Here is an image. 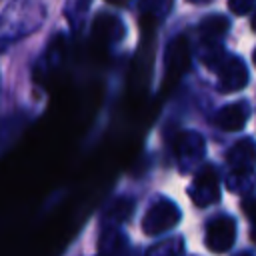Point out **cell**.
I'll return each instance as SVG.
<instances>
[{
    "mask_svg": "<svg viewBox=\"0 0 256 256\" xmlns=\"http://www.w3.org/2000/svg\"><path fill=\"white\" fill-rule=\"evenodd\" d=\"M190 68V48L184 36H176L170 40L166 52H164V80L166 86H172L174 82H178L186 70Z\"/></svg>",
    "mask_w": 256,
    "mask_h": 256,
    "instance_id": "3",
    "label": "cell"
},
{
    "mask_svg": "<svg viewBox=\"0 0 256 256\" xmlns=\"http://www.w3.org/2000/svg\"><path fill=\"white\" fill-rule=\"evenodd\" d=\"M132 210H134V202L130 198H118L116 202H112V206L106 210L104 214V220L106 222H112V224H118V222H124L132 216Z\"/></svg>",
    "mask_w": 256,
    "mask_h": 256,
    "instance_id": "13",
    "label": "cell"
},
{
    "mask_svg": "<svg viewBox=\"0 0 256 256\" xmlns=\"http://www.w3.org/2000/svg\"><path fill=\"white\" fill-rule=\"evenodd\" d=\"M230 28V22L226 16L222 14H212L208 18H204L198 26V32H200V38L204 42H214L218 38H222Z\"/></svg>",
    "mask_w": 256,
    "mask_h": 256,
    "instance_id": "10",
    "label": "cell"
},
{
    "mask_svg": "<svg viewBox=\"0 0 256 256\" xmlns=\"http://www.w3.org/2000/svg\"><path fill=\"white\" fill-rule=\"evenodd\" d=\"M256 186L254 170H232L228 178V188L232 192H250Z\"/></svg>",
    "mask_w": 256,
    "mask_h": 256,
    "instance_id": "14",
    "label": "cell"
},
{
    "mask_svg": "<svg viewBox=\"0 0 256 256\" xmlns=\"http://www.w3.org/2000/svg\"><path fill=\"white\" fill-rule=\"evenodd\" d=\"M172 4H174V0H140L142 18H148L158 24L172 10Z\"/></svg>",
    "mask_w": 256,
    "mask_h": 256,
    "instance_id": "12",
    "label": "cell"
},
{
    "mask_svg": "<svg viewBox=\"0 0 256 256\" xmlns=\"http://www.w3.org/2000/svg\"><path fill=\"white\" fill-rule=\"evenodd\" d=\"M242 208H244V214H246V216L256 224V196H252V198L244 200Z\"/></svg>",
    "mask_w": 256,
    "mask_h": 256,
    "instance_id": "17",
    "label": "cell"
},
{
    "mask_svg": "<svg viewBox=\"0 0 256 256\" xmlns=\"http://www.w3.org/2000/svg\"><path fill=\"white\" fill-rule=\"evenodd\" d=\"M216 74H218V88L222 92H238L248 84V68L236 56L224 58L222 64L216 68Z\"/></svg>",
    "mask_w": 256,
    "mask_h": 256,
    "instance_id": "5",
    "label": "cell"
},
{
    "mask_svg": "<svg viewBox=\"0 0 256 256\" xmlns=\"http://www.w3.org/2000/svg\"><path fill=\"white\" fill-rule=\"evenodd\" d=\"M232 170H254L256 166V142L252 138H240L226 154Z\"/></svg>",
    "mask_w": 256,
    "mask_h": 256,
    "instance_id": "8",
    "label": "cell"
},
{
    "mask_svg": "<svg viewBox=\"0 0 256 256\" xmlns=\"http://www.w3.org/2000/svg\"><path fill=\"white\" fill-rule=\"evenodd\" d=\"M190 200L198 208L210 206L220 200V180L214 166H202L194 174V180L190 186Z\"/></svg>",
    "mask_w": 256,
    "mask_h": 256,
    "instance_id": "2",
    "label": "cell"
},
{
    "mask_svg": "<svg viewBox=\"0 0 256 256\" xmlns=\"http://www.w3.org/2000/svg\"><path fill=\"white\" fill-rule=\"evenodd\" d=\"M108 4H114V6H126L130 0H106Z\"/></svg>",
    "mask_w": 256,
    "mask_h": 256,
    "instance_id": "18",
    "label": "cell"
},
{
    "mask_svg": "<svg viewBox=\"0 0 256 256\" xmlns=\"http://www.w3.org/2000/svg\"><path fill=\"white\" fill-rule=\"evenodd\" d=\"M252 60H254V64H256V50H254V54H252Z\"/></svg>",
    "mask_w": 256,
    "mask_h": 256,
    "instance_id": "23",
    "label": "cell"
},
{
    "mask_svg": "<svg viewBox=\"0 0 256 256\" xmlns=\"http://www.w3.org/2000/svg\"><path fill=\"white\" fill-rule=\"evenodd\" d=\"M184 250L182 240L180 238H170V240H162L158 244H154L148 250V256H178Z\"/></svg>",
    "mask_w": 256,
    "mask_h": 256,
    "instance_id": "15",
    "label": "cell"
},
{
    "mask_svg": "<svg viewBox=\"0 0 256 256\" xmlns=\"http://www.w3.org/2000/svg\"><path fill=\"white\" fill-rule=\"evenodd\" d=\"M248 116H250V106L246 102H232L216 114V126L228 132H236L244 128V124L248 122Z\"/></svg>",
    "mask_w": 256,
    "mask_h": 256,
    "instance_id": "9",
    "label": "cell"
},
{
    "mask_svg": "<svg viewBox=\"0 0 256 256\" xmlns=\"http://www.w3.org/2000/svg\"><path fill=\"white\" fill-rule=\"evenodd\" d=\"M174 154L182 168H188V164H194L202 160L204 156V140L196 132H182L174 140Z\"/></svg>",
    "mask_w": 256,
    "mask_h": 256,
    "instance_id": "6",
    "label": "cell"
},
{
    "mask_svg": "<svg viewBox=\"0 0 256 256\" xmlns=\"http://www.w3.org/2000/svg\"><path fill=\"white\" fill-rule=\"evenodd\" d=\"M124 36V26L122 20L112 16V14H98L94 24H92V38L98 44H110L118 42Z\"/></svg>",
    "mask_w": 256,
    "mask_h": 256,
    "instance_id": "7",
    "label": "cell"
},
{
    "mask_svg": "<svg viewBox=\"0 0 256 256\" xmlns=\"http://www.w3.org/2000/svg\"><path fill=\"white\" fill-rule=\"evenodd\" d=\"M180 218H182L180 208L174 202H170L168 198H162V200L154 202L148 208V212L144 214V218H142V230L148 236H158V234L174 228L180 222Z\"/></svg>",
    "mask_w": 256,
    "mask_h": 256,
    "instance_id": "1",
    "label": "cell"
},
{
    "mask_svg": "<svg viewBox=\"0 0 256 256\" xmlns=\"http://www.w3.org/2000/svg\"><path fill=\"white\" fill-rule=\"evenodd\" d=\"M236 238V222L230 216H216L206 226V246L220 254L226 252Z\"/></svg>",
    "mask_w": 256,
    "mask_h": 256,
    "instance_id": "4",
    "label": "cell"
},
{
    "mask_svg": "<svg viewBox=\"0 0 256 256\" xmlns=\"http://www.w3.org/2000/svg\"><path fill=\"white\" fill-rule=\"evenodd\" d=\"M188 2H194V4H202V2H208V0H188Z\"/></svg>",
    "mask_w": 256,
    "mask_h": 256,
    "instance_id": "22",
    "label": "cell"
},
{
    "mask_svg": "<svg viewBox=\"0 0 256 256\" xmlns=\"http://www.w3.org/2000/svg\"><path fill=\"white\" fill-rule=\"evenodd\" d=\"M250 24H252V30H254V32H256V12H254V14H252V22H250Z\"/></svg>",
    "mask_w": 256,
    "mask_h": 256,
    "instance_id": "19",
    "label": "cell"
},
{
    "mask_svg": "<svg viewBox=\"0 0 256 256\" xmlns=\"http://www.w3.org/2000/svg\"><path fill=\"white\" fill-rule=\"evenodd\" d=\"M234 256H252L250 252H238V254H234Z\"/></svg>",
    "mask_w": 256,
    "mask_h": 256,
    "instance_id": "20",
    "label": "cell"
},
{
    "mask_svg": "<svg viewBox=\"0 0 256 256\" xmlns=\"http://www.w3.org/2000/svg\"><path fill=\"white\" fill-rule=\"evenodd\" d=\"M256 4V0H228V8L234 12V14H246L252 10V6Z\"/></svg>",
    "mask_w": 256,
    "mask_h": 256,
    "instance_id": "16",
    "label": "cell"
},
{
    "mask_svg": "<svg viewBox=\"0 0 256 256\" xmlns=\"http://www.w3.org/2000/svg\"><path fill=\"white\" fill-rule=\"evenodd\" d=\"M126 250V240L116 228H106L100 236L98 252L100 256H122Z\"/></svg>",
    "mask_w": 256,
    "mask_h": 256,
    "instance_id": "11",
    "label": "cell"
},
{
    "mask_svg": "<svg viewBox=\"0 0 256 256\" xmlns=\"http://www.w3.org/2000/svg\"><path fill=\"white\" fill-rule=\"evenodd\" d=\"M250 238H252V240H254V242H256V228H254V230H252V232H250Z\"/></svg>",
    "mask_w": 256,
    "mask_h": 256,
    "instance_id": "21",
    "label": "cell"
}]
</instances>
